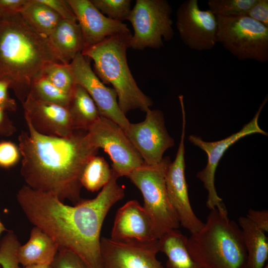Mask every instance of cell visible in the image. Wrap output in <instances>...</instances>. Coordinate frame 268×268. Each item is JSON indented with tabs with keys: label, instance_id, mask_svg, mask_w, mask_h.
<instances>
[{
	"label": "cell",
	"instance_id": "cell-1",
	"mask_svg": "<svg viewBox=\"0 0 268 268\" xmlns=\"http://www.w3.org/2000/svg\"><path fill=\"white\" fill-rule=\"evenodd\" d=\"M112 172L109 182L92 199H82L70 206L54 196L23 186L16 194L18 204L29 221L54 241L58 251H70L88 268H102L100 233L111 208L125 196Z\"/></svg>",
	"mask_w": 268,
	"mask_h": 268
},
{
	"label": "cell",
	"instance_id": "cell-2",
	"mask_svg": "<svg viewBox=\"0 0 268 268\" xmlns=\"http://www.w3.org/2000/svg\"><path fill=\"white\" fill-rule=\"evenodd\" d=\"M27 125L28 131H21L18 138L20 173L26 185L77 204L82 200V170L98 149L90 142L87 132L74 131L66 137L48 136Z\"/></svg>",
	"mask_w": 268,
	"mask_h": 268
},
{
	"label": "cell",
	"instance_id": "cell-3",
	"mask_svg": "<svg viewBox=\"0 0 268 268\" xmlns=\"http://www.w3.org/2000/svg\"><path fill=\"white\" fill-rule=\"evenodd\" d=\"M55 63L63 62L47 37L33 30L19 12L0 11V80L9 83L21 104L33 80Z\"/></svg>",
	"mask_w": 268,
	"mask_h": 268
},
{
	"label": "cell",
	"instance_id": "cell-4",
	"mask_svg": "<svg viewBox=\"0 0 268 268\" xmlns=\"http://www.w3.org/2000/svg\"><path fill=\"white\" fill-rule=\"evenodd\" d=\"M131 32L110 36L82 51L94 62V72L104 84H110L117 94L119 106L126 114L132 110L146 112L153 101L138 87L129 68L127 51Z\"/></svg>",
	"mask_w": 268,
	"mask_h": 268
},
{
	"label": "cell",
	"instance_id": "cell-5",
	"mask_svg": "<svg viewBox=\"0 0 268 268\" xmlns=\"http://www.w3.org/2000/svg\"><path fill=\"white\" fill-rule=\"evenodd\" d=\"M192 258L202 268H243L247 252L240 226L217 208L210 210L203 227L187 238Z\"/></svg>",
	"mask_w": 268,
	"mask_h": 268
},
{
	"label": "cell",
	"instance_id": "cell-6",
	"mask_svg": "<svg viewBox=\"0 0 268 268\" xmlns=\"http://www.w3.org/2000/svg\"><path fill=\"white\" fill-rule=\"evenodd\" d=\"M171 162L166 156L157 164H142L127 176L140 191L144 200L143 206L152 220L159 238L180 225L166 188L165 174Z\"/></svg>",
	"mask_w": 268,
	"mask_h": 268
},
{
	"label": "cell",
	"instance_id": "cell-7",
	"mask_svg": "<svg viewBox=\"0 0 268 268\" xmlns=\"http://www.w3.org/2000/svg\"><path fill=\"white\" fill-rule=\"evenodd\" d=\"M216 17L217 42L227 51L240 60L268 61V27L247 15Z\"/></svg>",
	"mask_w": 268,
	"mask_h": 268
},
{
	"label": "cell",
	"instance_id": "cell-8",
	"mask_svg": "<svg viewBox=\"0 0 268 268\" xmlns=\"http://www.w3.org/2000/svg\"><path fill=\"white\" fill-rule=\"evenodd\" d=\"M172 8L166 0H136L127 20L130 21L134 34L130 48L143 50L146 48L160 49L163 40L174 37L171 18Z\"/></svg>",
	"mask_w": 268,
	"mask_h": 268
},
{
	"label": "cell",
	"instance_id": "cell-9",
	"mask_svg": "<svg viewBox=\"0 0 268 268\" xmlns=\"http://www.w3.org/2000/svg\"><path fill=\"white\" fill-rule=\"evenodd\" d=\"M87 134L94 146L103 149L109 155L112 161V171L118 178L127 177L144 164L125 131L112 121L100 116Z\"/></svg>",
	"mask_w": 268,
	"mask_h": 268
},
{
	"label": "cell",
	"instance_id": "cell-10",
	"mask_svg": "<svg viewBox=\"0 0 268 268\" xmlns=\"http://www.w3.org/2000/svg\"><path fill=\"white\" fill-rule=\"evenodd\" d=\"M268 101L266 97L260 105L253 118L237 133L220 140L205 141L200 136L191 135L189 140L196 146L203 150L207 155V162L205 167L197 174V178L203 183L207 192L206 206L210 210L217 208L220 212H227V209L216 191L215 174L219 162L227 149L241 138L249 134L259 133L268 135L258 124L260 113Z\"/></svg>",
	"mask_w": 268,
	"mask_h": 268
},
{
	"label": "cell",
	"instance_id": "cell-11",
	"mask_svg": "<svg viewBox=\"0 0 268 268\" xmlns=\"http://www.w3.org/2000/svg\"><path fill=\"white\" fill-rule=\"evenodd\" d=\"M182 129L181 139L175 160L169 164L165 174V185L169 201L178 218L180 225L191 234L204 225L195 214L189 200L185 177L184 139L186 127L185 108H181Z\"/></svg>",
	"mask_w": 268,
	"mask_h": 268
},
{
	"label": "cell",
	"instance_id": "cell-12",
	"mask_svg": "<svg viewBox=\"0 0 268 268\" xmlns=\"http://www.w3.org/2000/svg\"><path fill=\"white\" fill-rule=\"evenodd\" d=\"M68 67L75 83L88 92L100 116L112 121L126 133L131 123L119 106L115 90L106 86L100 80L81 53L77 54Z\"/></svg>",
	"mask_w": 268,
	"mask_h": 268
},
{
	"label": "cell",
	"instance_id": "cell-13",
	"mask_svg": "<svg viewBox=\"0 0 268 268\" xmlns=\"http://www.w3.org/2000/svg\"><path fill=\"white\" fill-rule=\"evenodd\" d=\"M125 133L147 165L160 163L165 151L174 145V139L166 129L163 113L159 110L148 109L144 121L131 123Z\"/></svg>",
	"mask_w": 268,
	"mask_h": 268
},
{
	"label": "cell",
	"instance_id": "cell-14",
	"mask_svg": "<svg viewBox=\"0 0 268 268\" xmlns=\"http://www.w3.org/2000/svg\"><path fill=\"white\" fill-rule=\"evenodd\" d=\"M176 27L180 38L190 49L209 50L217 42L216 16L209 9L202 10L197 0H187L176 12Z\"/></svg>",
	"mask_w": 268,
	"mask_h": 268
},
{
	"label": "cell",
	"instance_id": "cell-15",
	"mask_svg": "<svg viewBox=\"0 0 268 268\" xmlns=\"http://www.w3.org/2000/svg\"><path fill=\"white\" fill-rule=\"evenodd\" d=\"M159 252L158 240L101 239L102 268H165L156 258Z\"/></svg>",
	"mask_w": 268,
	"mask_h": 268
},
{
	"label": "cell",
	"instance_id": "cell-16",
	"mask_svg": "<svg viewBox=\"0 0 268 268\" xmlns=\"http://www.w3.org/2000/svg\"><path fill=\"white\" fill-rule=\"evenodd\" d=\"M22 105L26 123L41 134L66 137L74 131L67 107L37 99L30 93Z\"/></svg>",
	"mask_w": 268,
	"mask_h": 268
},
{
	"label": "cell",
	"instance_id": "cell-17",
	"mask_svg": "<svg viewBox=\"0 0 268 268\" xmlns=\"http://www.w3.org/2000/svg\"><path fill=\"white\" fill-rule=\"evenodd\" d=\"M67 0L81 29L82 51L110 36L130 32L127 25L105 16L94 6L90 0Z\"/></svg>",
	"mask_w": 268,
	"mask_h": 268
},
{
	"label": "cell",
	"instance_id": "cell-18",
	"mask_svg": "<svg viewBox=\"0 0 268 268\" xmlns=\"http://www.w3.org/2000/svg\"><path fill=\"white\" fill-rule=\"evenodd\" d=\"M110 238L117 241H152L159 236L151 217L136 200L120 207L115 217Z\"/></svg>",
	"mask_w": 268,
	"mask_h": 268
},
{
	"label": "cell",
	"instance_id": "cell-19",
	"mask_svg": "<svg viewBox=\"0 0 268 268\" xmlns=\"http://www.w3.org/2000/svg\"><path fill=\"white\" fill-rule=\"evenodd\" d=\"M58 252L52 238L38 227L34 226L28 241L20 245L17 257L23 267L33 265H51Z\"/></svg>",
	"mask_w": 268,
	"mask_h": 268
},
{
	"label": "cell",
	"instance_id": "cell-20",
	"mask_svg": "<svg viewBox=\"0 0 268 268\" xmlns=\"http://www.w3.org/2000/svg\"><path fill=\"white\" fill-rule=\"evenodd\" d=\"M48 38L64 64L69 65L83 50L82 36L77 21L61 19Z\"/></svg>",
	"mask_w": 268,
	"mask_h": 268
},
{
	"label": "cell",
	"instance_id": "cell-21",
	"mask_svg": "<svg viewBox=\"0 0 268 268\" xmlns=\"http://www.w3.org/2000/svg\"><path fill=\"white\" fill-rule=\"evenodd\" d=\"M238 224L247 252L243 268H263L268 258V241L265 233L246 216H240Z\"/></svg>",
	"mask_w": 268,
	"mask_h": 268
},
{
	"label": "cell",
	"instance_id": "cell-22",
	"mask_svg": "<svg viewBox=\"0 0 268 268\" xmlns=\"http://www.w3.org/2000/svg\"><path fill=\"white\" fill-rule=\"evenodd\" d=\"M187 238L176 229L168 231L158 239L159 252L167 257L165 268H202L188 250Z\"/></svg>",
	"mask_w": 268,
	"mask_h": 268
},
{
	"label": "cell",
	"instance_id": "cell-23",
	"mask_svg": "<svg viewBox=\"0 0 268 268\" xmlns=\"http://www.w3.org/2000/svg\"><path fill=\"white\" fill-rule=\"evenodd\" d=\"M67 108L74 131L87 132L100 117L92 98L77 84H76Z\"/></svg>",
	"mask_w": 268,
	"mask_h": 268
},
{
	"label": "cell",
	"instance_id": "cell-24",
	"mask_svg": "<svg viewBox=\"0 0 268 268\" xmlns=\"http://www.w3.org/2000/svg\"><path fill=\"white\" fill-rule=\"evenodd\" d=\"M19 13L33 30L47 37L62 19L54 10L40 0H29Z\"/></svg>",
	"mask_w": 268,
	"mask_h": 268
},
{
	"label": "cell",
	"instance_id": "cell-25",
	"mask_svg": "<svg viewBox=\"0 0 268 268\" xmlns=\"http://www.w3.org/2000/svg\"><path fill=\"white\" fill-rule=\"evenodd\" d=\"M112 170L103 157L94 155L85 165L80 176L82 187L94 192L102 189L110 181Z\"/></svg>",
	"mask_w": 268,
	"mask_h": 268
},
{
	"label": "cell",
	"instance_id": "cell-26",
	"mask_svg": "<svg viewBox=\"0 0 268 268\" xmlns=\"http://www.w3.org/2000/svg\"><path fill=\"white\" fill-rule=\"evenodd\" d=\"M30 93L37 99L67 108L72 95L56 87L42 73L33 80Z\"/></svg>",
	"mask_w": 268,
	"mask_h": 268
},
{
	"label": "cell",
	"instance_id": "cell-27",
	"mask_svg": "<svg viewBox=\"0 0 268 268\" xmlns=\"http://www.w3.org/2000/svg\"><path fill=\"white\" fill-rule=\"evenodd\" d=\"M257 0H209V10L216 16L247 15Z\"/></svg>",
	"mask_w": 268,
	"mask_h": 268
},
{
	"label": "cell",
	"instance_id": "cell-28",
	"mask_svg": "<svg viewBox=\"0 0 268 268\" xmlns=\"http://www.w3.org/2000/svg\"><path fill=\"white\" fill-rule=\"evenodd\" d=\"M41 73L56 87L68 94H72L76 83L68 65L53 64L47 67Z\"/></svg>",
	"mask_w": 268,
	"mask_h": 268
},
{
	"label": "cell",
	"instance_id": "cell-29",
	"mask_svg": "<svg viewBox=\"0 0 268 268\" xmlns=\"http://www.w3.org/2000/svg\"><path fill=\"white\" fill-rule=\"evenodd\" d=\"M103 14L116 21L127 20L132 10L130 0H90Z\"/></svg>",
	"mask_w": 268,
	"mask_h": 268
},
{
	"label": "cell",
	"instance_id": "cell-30",
	"mask_svg": "<svg viewBox=\"0 0 268 268\" xmlns=\"http://www.w3.org/2000/svg\"><path fill=\"white\" fill-rule=\"evenodd\" d=\"M20 244L12 230H7L0 240V265L2 268H21L17 252Z\"/></svg>",
	"mask_w": 268,
	"mask_h": 268
},
{
	"label": "cell",
	"instance_id": "cell-31",
	"mask_svg": "<svg viewBox=\"0 0 268 268\" xmlns=\"http://www.w3.org/2000/svg\"><path fill=\"white\" fill-rule=\"evenodd\" d=\"M21 157L18 145L11 141H0V167L7 169L13 167Z\"/></svg>",
	"mask_w": 268,
	"mask_h": 268
},
{
	"label": "cell",
	"instance_id": "cell-32",
	"mask_svg": "<svg viewBox=\"0 0 268 268\" xmlns=\"http://www.w3.org/2000/svg\"><path fill=\"white\" fill-rule=\"evenodd\" d=\"M51 268H88L74 253L67 250H59L51 265Z\"/></svg>",
	"mask_w": 268,
	"mask_h": 268
},
{
	"label": "cell",
	"instance_id": "cell-33",
	"mask_svg": "<svg viewBox=\"0 0 268 268\" xmlns=\"http://www.w3.org/2000/svg\"><path fill=\"white\" fill-rule=\"evenodd\" d=\"M58 14L62 19L77 21L76 18L67 0H40Z\"/></svg>",
	"mask_w": 268,
	"mask_h": 268
},
{
	"label": "cell",
	"instance_id": "cell-34",
	"mask_svg": "<svg viewBox=\"0 0 268 268\" xmlns=\"http://www.w3.org/2000/svg\"><path fill=\"white\" fill-rule=\"evenodd\" d=\"M247 15L268 27V0H257Z\"/></svg>",
	"mask_w": 268,
	"mask_h": 268
},
{
	"label": "cell",
	"instance_id": "cell-35",
	"mask_svg": "<svg viewBox=\"0 0 268 268\" xmlns=\"http://www.w3.org/2000/svg\"><path fill=\"white\" fill-rule=\"evenodd\" d=\"M263 232H268V210L249 209L246 216Z\"/></svg>",
	"mask_w": 268,
	"mask_h": 268
},
{
	"label": "cell",
	"instance_id": "cell-36",
	"mask_svg": "<svg viewBox=\"0 0 268 268\" xmlns=\"http://www.w3.org/2000/svg\"><path fill=\"white\" fill-rule=\"evenodd\" d=\"M8 89L9 83L4 80H0V106L6 111L15 112L17 105L15 100L10 96Z\"/></svg>",
	"mask_w": 268,
	"mask_h": 268
},
{
	"label": "cell",
	"instance_id": "cell-37",
	"mask_svg": "<svg viewBox=\"0 0 268 268\" xmlns=\"http://www.w3.org/2000/svg\"><path fill=\"white\" fill-rule=\"evenodd\" d=\"M16 132V128L5 111L0 106V136H9Z\"/></svg>",
	"mask_w": 268,
	"mask_h": 268
},
{
	"label": "cell",
	"instance_id": "cell-38",
	"mask_svg": "<svg viewBox=\"0 0 268 268\" xmlns=\"http://www.w3.org/2000/svg\"><path fill=\"white\" fill-rule=\"evenodd\" d=\"M29 0H0V11L20 12Z\"/></svg>",
	"mask_w": 268,
	"mask_h": 268
},
{
	"label": "cell",
	"instance_id": "cell-39",
	"mask_svg": "<svg viewBox=\"0 0 268 268\" xmlns=\"http://www.w3.org/2000/svg\"><path fill=\"white\" fill-rule=\"evenodd\" d=\"M23 268H51V265H33L24 267Z\"/></svg>",
	"mask_w": 268,
	"mask_h": 268
},
{
	"label": "cell",
	"instance_id": "cell-40",
	"mask_svg": "<svg viewBox=\"0 0 268 268\" xmlns=\"http://www.w3.org/2000/svg\"><path fill=\"white\" fill-rule=\"evenodd\" d=\"M7 230L5 228L4 225L2 223V222L0 220V236L1 234L4 232V231H7Z\"/></svg>",
	"mask_w": 268,
	"mask_h": 268
},
{
	"label": "cell",
	"instance_id": "cell-41",
	"mask_svg": "<svg viewBox=\"0 0 268 268\" xmlns=\"http://www.w3.org/2000/svg\"><path fill=\"white\" fill-rule=\"evenodd\" d=\"M263 268H268V266L267 265L265 267H264Z\"/></svg>",
	"mask_w": 268,
	"mask_h": 268
},
{
	"label": "cell",
	"instance_id": "cell-42",
	"mask_svg": "<svg viewBox=\"0 0 268 268\" xmlns=\"http://www.w3.org/2000/svg\"><path fill=\"white\" fill-rule=\"evenodd\" d=\"M0 268H1V266H0Z\"/></svg>",
	"mask_w": 268,
	"mask_h": 268
}]
</instances>
